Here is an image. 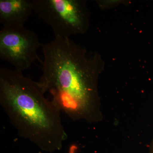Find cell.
<instances>
[{"mask_svg": "<svg viewBox=\"0 0 153 153\" xmlns=\"http://www.w3.org/2000/svg\"><path fill=\"white\" fill-rule=\"evenodd\" d=\"M41 44L36 33L24 27H3L0 31V58L23 72L37 60L42 63L38 55Z\"/></svg>", "mask_w": 153, "mask_h": 153, "instance_id": "4", "label": "cell"}, {"mask_svg": "<svg viewBox=\"0 0 153 153\" xmlns=\"http://www.w3.org/2000/svg\"><path fill=\"white\" fill-rule=\"evenodd\" d=\"M44 60L42 75L37 83L60 110L73 120L89 119L93 108L91 63L68 38L55 36L41 44Z\"/></svg>", "mask_w": 153, "mask_h": 153, "instance_id": "2", "label": "cell"}, {"mask_svg": "<svg viewBox=\"0 0 153 153\" xmlns=\"http://www.w3.org/2000/svg\"><path fill=\"white\" fill-rule=\"evenodd\" d=\"M45 94L22 71L0 68V104L19 136L52 152L61 149L67 136L61 111Z\"/></svg>", "mask_w": 153, "mask_h": 153, "instance_id": "1", "label": "cell"}, {"mask_svg": "<svg viewBox=\"0 0 153 153\" xmlns=\"http://www.w3.org/2000/svg\"><path fill=\"white\" fill-rule=\"evenodd\" d=\"M150 153H153V141L152 143V146H151Z\"/></svg>", "mask_w": 153, "mask_h": 153, "instance_id": "6", "label": "cell"}, {"mask_svg": "<svg viewBox=\"0 0 153 153\" xmlns=\"http://www.w3.org/2000/svg\"><path fill=\"white\" fill-rule=\"evenodd\" d=\"M33 11L52 28L55 36L69 38L85 30L86 19L81 2L75 0H32Z\"/></svg>", "mask_w": 153, "mask_h": 153, "instance_id": "3", "label": "cell"}, {"mask_svg": "<svg viewBox=\"0 0 153 153\" xmlns=\"http://www.w3.org/2000/svg\"><path fill=\"white\" fill-rule=\"evenodd\" d=\"M33 12L32 0L0 1V23L3 27H24Z\"/></svg>", "mask_w": 153, "mask_h": 153, "instance_id": "5", "label": "cell"}]
</instances>
